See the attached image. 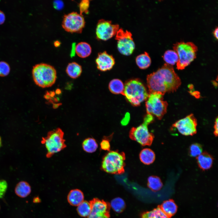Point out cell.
Listing matches in <instances>:
<instances>
[{
  "mask_svg": "<svg viewBox=\"0 0 218 218\" xmlns=\"http://www.w3.org/2000/svg\"><path fill=\"white\" fill-rule=\"evenodd\" d=\"M147 81L149 94L159 92L164 95L176 91L181 83L173 66L166 63L156 71L148 75Z\"/></svg>",
  "mask_w": 218,
  "mask_h": 218,
  "instance_id": "obj_1",
  "label": "cell"
},
{
  "mask_svg": "<svg viewBox=\"0 0 218 218\" xmlns=\"http://www.w3.org/2000/svg\"><path fill=\"white\" fill-rule=\"evenodd\" d=\"M123 95L133 106H138L147 99L149 94L140 80L134 79L125 83Z\"/></svg>",
  "mask_w": 218,
  "mask_h": 218,
  "instance_id": "obj_2",
  "label": "cell"
},
{
  "mask_svg": "<svg viewBox=\"0 0 218 218\" xmlns=\"http://www.w3.org/2000/svg\"><path fill=\"white\" fill-rule=\"evenodd\" d=\"M32 76L35 84L45 88L52 86L57 79V72L52 66L45 63L35 65L33 68Z\"/></svg>",
  "mask_w": 218,
  "mask_h": 218,
  "instance_id": "obj_3",
  "label": "cell"
},
{
  "mask_svg": "<svg viewBox=\"0 0 218 218\" xmlns=\"http://www.w3.org/2000/svg\"><path fill=\"white\" fill-rule=\"evenodd\" d=\"M125 155L123 152L110 151L103 157L101 168L110 173L121 174L124 172Z\"/></svg>",
  "mask_w": 218,
  "mask_h": 218,
  "instance_id": "obj_4",
  "label": "cell"
},
{
  "mask_svg": "<svg viewBox=\"0 0 218 218\" xmlns=\"http://www.w3.org/2000/svg\"><path fill=\"white\" fill-rule=\"evenodd\" d=\"M173 48L178 57L176 63L177 68L178 70L185 68L196 57L197 47L192 42H177L173 45Z\"/></svg>",
  "mask_w": 218,
  "mask_h": 218,
  "instance_id": "obj_5",
  "label": "cell"
},
{
  "mask_svg": "<svg viewBox=\"0 0 218 218\" xmlns=\"http://www.w3.org/2000/svg\"><path fill=\"white\" fill-rule=\"evenodd\" d=\"M64 133L59 128L49 131L47 136L41 140L47 150L46 157L49 158L55 154L59 152L66 147L64 139Z\"/></svg>",
  "mask_w": 218,
  "mask_h": 218,
  "instance_id": "obj_6",
  "label": "cell"
},
{
  "mask_svg": "<svg viewBox=\"0 0 218 218\" xmlns=\"http://www.w3.org/2000/svg\"><path fill=\"white\" fill-rule=\"evenodd\" d=\"M153 116L149 114L144 116L143 123L137 127H133L129 134L130 138L143 146H150L154 137L153 134L150 132L148 125L154 121Z\"/></svg>",
  "mask_w": 218,
  "mask_h": 218,
  "instance_id": "obj_7",
  "label": "cell"
},
{
  "mask_svg": "<svg viewBox=\"0 0 218 218\" xmlns=\"http://www.w3.org/2000/svg\"><path fill=\"white\" fill-rule=\"evenodd\" d=\"M164 94L159 92L149 94L145 103L147 114L161 119L167 111V102L164 100Z\"/></svg>",
  "mask_w": 218,
  "mask_h": 218,
  "instance_id": "obj_8",
  "label": "cell"
},
{
  "mask_svg": "<svg viewBox=\"0 0 218 218\" xmlns=\"http://www.w3.org/2000/svg\"><path fill=\"white\" fill-rule=\"evenodd\" d=\"M84 18L80 13L73 12L63 16L62 27L66 31L71 33H81L85 26Z\"/></svg>",
  "mask_w": 218,
  "mask_h": 218,
  "instance_id": "obj_9",
  "label": "cell"
},
{
  "mask_svg": "<svg viewBox=\"0 0 218 218\" xmlns=\"http://www.w3.org/2000/svg\"><path fill=\"white\" fill-rule=\"evenodd\" d=\"M115 39L117 41V49L121 54L128 56L133 53L135 45L130 32L119 28L116 35Z\"/></svg>",
  "mask_w": 218,
  "mask_h": 218,
  "instance_id": "obj_10",
  "label": "cell"
},
{
  "mask_svg": "<svg viewBox=\"0 0 218 218\" xmlns=\"http://www.w3.org/2000/svg\"><path fill=\"white\" fill-rule=\"evenodd\" d=\"M119 29L118 25L113 24L111 21L100 19L96 29L97 38L103 41L107 40L115 35Z\"/></svg>",
  "mask_w": 218,
  "mask_h": 218,
  "instance_id": "obj_11",
  "label": "cell"
},
{
  "mask_svg": "<svg viewBox=\"0 0 218 218\" xmlns=\"http://www.w3.org/2000/svg\"><path fill=\"white\" fill-rule=\"evenodd\" d=\"M197 122L193 114L175 122L172 127L177 129L181 134L185 136H192L197 133Z\"/></svg>",
  "mask_w": 218,
  "mask_h": 218,
  "instance_id": "obj_12",
  "label": "cell"
},
{
  "mask_svg": "<svg viewBox=\"0 0 218 218\" xmlns=\"http://www.w3.org/2000/svg\"><path fill=\"white\" fill-rule=\"evenodd\" d=\"M91 211L87 218H110L109 204L103 200L94 198L90 201Z\"/></svg>",
  "mask_w": 218,
  "mask_h": 218,
  "instance_id": "obj_13",
  "label": "cell"
},
{
  "mask_svg": "<svg viewBox=\"0 0 218 218\" xmlns=\"http://www.w3.org/2000/svg\"><path fill=\"white\" fill-rule=\"evenodd\" d=\"M97 68L102 71L111 70L115 64V61L113 56L106 51L100 52L95 60Z\"/></svg>",
  "mask_w": 218,
  "mask_h": 218,
  "instance_id": "obj_14",
  "label": "cell"
},
{
  "mask_svg": "<svg viewBox=\"0 0 218 218\" xmlns=\"http://www.w3.org/2000/svg\"><path fill=\"white\" fill-rule=\"evenodd\" d=\"M197 163L200 169L203 170L210 168L213 164V157L206 152L202 153L197 157Z\"/></svg>",
  "mask_w": 218,
  "mask_h": 218,
  "instance_id": "obj_15",
  "label": "cell"
},
{
  "mask_svg": "<svg viewBox=\"0 0 218 218\" xmlns=\"http://www.w3.org/2000/svg\"><path fill=\"white\" fill-rule=\"evenodd\" d=\"M91 45L87 42H80L75 46L76 54L80 58H85L88 57L91 54Z\"/></svg>",
  "mask_w": 218,
  "mask_h": 218,
  "instance_id": "obj_16",
  "label": "cell"
},
{
  "mask_svg": "<svg viewBox=\"0 0 218 218\" xmlns=\"http://www.w3.org/2000/svg\"><path fill=\"white\" fill-rule=\"evenodd\" d=\"M84 195L82 192L79 189L71 190L68 196L69 203L71 205L78 206L84 201Z\"/></svg>",
  "mask_w": 218,
  "mask_h": 218,
  "instance_id": "obj_17",
  "label": "cell"
},
{
  "mask_svg": "<svg viewBox=\"0 0 218 218\" xmlns=\"http://www.w3.org/2000/svg\"><path fill=\"white\" fill-rule=\"evenodd\" d=\"M81 66L75 62L69 63L67 65L66 72L68 75L73 79L78 78L82 72Z\"/></svg>",
  "mask_w": 218,
  "mask_h": 218,
  "instance_id": "obj_18",
  "label": "cell"
},
{
  "mask_svg": "<svg viewBox=\"0 0 218 218\" xmlns=\"http://www.w3.org/2000/svg\"><path fill=\"white\" fill-rule=\"evenodd\" d=\"M15 193L18 197L25 198L28 196L31 192V188L29 184L24 181L19 182L15 188Z\"/></svg>",
  "mask_w": 218,
  "mask_h": 218,
  "instance_id": "obj_19",
  "label": "cell"
},
{
  "mask_svg": "<svg viewBox=\"0 0 218 218\" xmlns=\"http://www.w3.org/2000/svg\"><path fill=\"white\" fill-rule=\"evenodd\" d=\"M139 157L141 161L145 164L149 165L155 160V155L154 152L149 148H144L140 152Z\"/></svg>",
  "mask_w": 218,
  "mask_h": 218,
  "instance_id": "obj_20",
  "label": "cell"
},
{
  "mask_svg": "<svg viewBox=\"0 0 218 218\" xmlns=\"http://www.w3.org/2000/svg\"><path fill=\"white\" fill-rule=\"evenodd\" d=\"M160 208L168 217L174 215L177 210V206L176 204L171 200H168L164 201Z\"/></svg>",
  "mask_w": 218,
  "mask_h": 218,
  "instance_id": "obj_21",
  "label": "cell"
},
{
  "mask_svg": "<svg viewBox=\"0 0 218 218\" xmlns=\"http://www.w3.org/2000/svg\"><path fill=\"white\" fill-rule=\"evenodd\" d=\"M136 62L139 68L142 69L148 68L151 63V60L149 54L145 52L138 55L136 58Z\"/></svg>",
  "mask_w": 218,
  "mask_h": 218,
  "instance_id": "obj_22",
  "label": "cell"
},
{
  "mask_svg": "<svg viewBox=\"0 0 218 218\" xmlns=\"http://www.w3.org/2000/svg\"><path fill=\"white\" fill-rule=\"evenodd\" d=\"M109 89L114 94L124 95V85L120 79H114L111 81L109 84Z\"/></svg>",
  "mask_w": 218,
  "mask_h": 218,
  "instance_id": "obj_23",
  "label": "cell"
},
{
  "mask_svg": "<svg viewBox=\"0 0 218 218\" xmlns=\"http://www.w3.org/2000/svg\"><path fill=\"white\" fill-rule=\"evenodd\" d=\"M98 144L95 139L89 137L84 140L82 143L83 150L88 153L95 152L98 147Z\"/></svg>",
  "mask_w": 218,
  "mask_h": 218,
  "instance_id": "obj_24",
  "label": "cell"
},
{
  "mask_svg": "<svg viewBox=\"0 0 218 218\" xmlns=\"http://www.w3.org/2000/svg\"><path fill=\"white\" fill-rule=\"evenodd\" d=\"M141 217L142 218H169L160 207L143 213Z\"/></svg>",
  "mask_w": 218,
  "mask_h": 218,
  "instance_id": "obj_25",
  "label": "cell"
},
{
  "mask_svg": "<svg viewBox=\"0 0 218 218\" xmlns=\"http://www.w3.org/2000/svg\"><path fill=\"white\" fill-rule=\"evenodd\" d=\"M166 63L173 65L177 63L178 60V57L176 52L172 50L166 51L163 56Z\"/></svg>",
  "mask_w": 218,
  "mask_h": 218,
  "instance_id": "obj_26",
  "label": "cell"
},
{
  "mask_svg": "<svg viewBox=\"0 0 218 218\" xmlns=\"http://www.w3.org/2000/svg\"><path fill=\"white\" fill-rule=\"evenodd\" d=\"M148 187L154 191H157L162 188L163 184L160 179L158 177L152 176L148 178Z\"/></svg>",
  "mask_w": 218,
  "mask_h": 218,
  "instance_id": "obj_27",
  "label": "cell"
},
{
  "mask_svg": "<svg viewBox=\"0 0 218 218\" xmlns=\"http://www.w3.org/2000/svg\"><path fill=\"white\" fill-rule=\"evenodd\" d=\"M77 211L78 214L82 217H88L91 211V206L87 201H83L78 206Z\"/></svg>",
  "mask_w": 218,
  "mask_h": 218,
  "instance_id": "obj_28",
  "label": "cell"
},
{
  "mask_svg": "<svg viewBox=\"0 0 218 218\" xmlns=\"http://www.w3.org/2000/svg\"><path fill=\"white\" fill-rule=\"evenodd\" d=\"M111 205L114 210L118 213L122 212L125 207L124 201L120 197H117L112 200Z\"/></svg>",
  "mask_w": 218,
  "mask_h": 218,
  "instance_id": "obj_29",
  "label": "cell"
},
{
  "mask_svg": "<svg viewBox=\"0 0 218 218\" xmlns=\"http://www.w3.org/2000/svg\"><path fill=\"white\" fill-rule=\"evenodd\" d=\"M202 147L199 144L195 143L192 144L189 150V155L191 157H197L202 152Z\"/></svg>",
  "mask_w": 218,
  "mask_h": 218,
  "instance_id": "obj_30",
  "label": "cell"
},
{
  "mask_svg": "<svg viewBox=\"0 0 218 218\" xmlns=\"http://www.w3.org/2000/svg\"><path fill=\"white\" fill-rule=\"evenodd\" d=\"M10 71L9 64L5 62L0 61V76L4 77L7 75Z\"/></svg>",
  "mask_w": 218,
  "mask_h": 218,
  "instance_id": "obj_31",
  "label": "cell"
},
{
  "mask_svg": "<svg viewBox=\"0 0 218 218\" xmlns=\"http://www.w3.org/2000/svg\"><path fill=\"white\" fill-rule=\"evenodd\" d=\"M89 4V1L86 0L81 1L79 3V7L81 14L82 15L83 13H87L88 12Z\"/></svg>",
  "mask_w": 218,
  "mask_h": 218,
  "instance_id": "obj_32",
  "label": "cell"
},
{
  "mask_svg": "<svg viewBox=\"0 0 218 218\" xmlns=\"http://www.w3.org/2000/svg\"><path fill=\"white\" fill-rule=\"evenodd\" d=\"M8 187L6 181L4 180H0V198L4 196Z\"/></svg>",
  "mask_w": 218,
  "mask_h": 218,
  "instance_id": "obj_33",
  "label": "cell"
},
{
  "mask_svg": "<svg viewBox=\"0 0 218 218\" xmlns=\"http://www.w3.org/2000/svg\"><path fill=\"white\" fill-rule=\"evenodd\" d=\"M100 146L102 150L110 151V145L109 140L107 138H104L101 142Z\"/></svg>",
  "mask_w": 218,
  "mask_h": 218,
  "instance_id": "obj_34",
  "label": "cell"
},
{
  "mask_svg": "<svg viewBox=\"0 0 218 218\" xmlns=\"http://www.w3.org/2000/svg\"><path fill=\"white\" fill-rule=\"evenodd\" d=\"M218 118H216L215 122V124L214 125V131L213 133L215 136H217L218 135Z\"/></svg>",
  "mask_w": 218,
  "mask_h": 218,
  "instance_id": "obj_35",
  "label": "cell"
},
{
  "mask_svg": "<svg viewBox=\"0 0 218 218\" xmlns=\"http://www.w3.org/2000/svg\"><path fill=\"white\" fill-rule=\"evenodd\" d=\"M5 20V16L4 14L0 11V25L2 24Z\"/></svg>",
  "mask_w": 218,
  "mask_h": 218,
  "instance_id": "obj_36",
  "label": "cell"
},
{
  "mask_svg": "<svg viewBox=\"0 0 218 218\" xmlns=\"http://www.w3.org/2000/svg\"><path fill=\"white\" fill-rule=\"evenodd\" d=\"M218 27H217L215 29L213 32L214 36L216 38V39H218Z\"/></svg>",
  "mask_w": 218,
  "mask_h": 218,
  "instance_id": "obj_37",
  "label": "cell"
},
{
  "mask_svg": "<svg viewBox=\"0 0 218 218\" xmlns=\"http://www.w3.org/2000/svg\"><path fill=\"white\" fill-rule=\"evenodd\" d=\"M56 93L57 94H59L61 93V91L59 89H58L56 90Z\"/></svg>",
  "mask_w": 218,
  "mask_h": 218,
  "instance_id": "obj_38",
  "label": "cell"
},
{
  "mask_svg": "<svg viewBox=\"0 0 218 218\" xmlns=\"http://www.w3.org/2000/svg\"><path fill=\"white\" fill-rule=\"evenodd\" d=\"M1 138L0 137V147L1 146Z\"/></svg>",
  "mask_w": 218,
  "mask_h": 218,
  "instance_id": "obj_39",
  "label": "cell"
}]
</instances>
